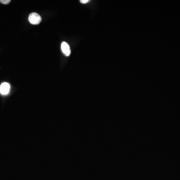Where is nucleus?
<instances>
[{"label":"nucleus","mask_w":180,"mask_h":180,"mask_svg":"<svg viewBox=\"0 0 180 180\" xmlns=\"http://www.w3.org/2000/svg\"><path fill=\"white\" fill-rule=\"evenodd\" d=\"M89 1H90L89 0H81L80 2L82 4H86V3H88Z\"/></svg>","instance_id":"39448f33"},{"label":"nucleus","mask_w":180,"mask_h":180,"mask_svg":"<svg viewBox=\"0 0 180 180\" xmlns=\"http://www.w3.org/2000/svg\"><path fill=\"white\" fill-rule=\"evenodd\" d=\"M10 90V85L7 82H4L0 86V93L3 95H6L9 93Z\"/></svg>","instance_id":"f03ea898"},{"label":"nucleus","mask_w":180,"mask_h":180,"mask_svg":"<svg viewBox=\"0 0 180 180\" xmlns=\"http://www.w3.org/2000/svg\"><path fill=\"white\" fill-rule=\"evenodd\" d=\"M0 2L3 4L7 5L9 4L11 2V1L10 0H0Z\"/></svg>","instance_id":"20e7f679"},{"label":"nucleus","mask_w":180,"mask_h":180,"mask_svg":"<svg viewBox=\"0 0 180 180\" xmlns=\"http://www.w3.org/2000/svg\"><path fill=\"white\" fill-rule=\"evenodd\" d=\"M42 21L41 16L36 13H31L29 17V21L32 25H37L40 23Z\"/></svg>","instance_id":"f257e3e1"},{"label":"nucleus","mask_w":180,"mask_h":180,"mask_svg":"<svg viewBox=\"0 0 180 180\" xmlns=\"http://www.w3.org/2000/svg\"><path fill=\"white\" fill-rule=\"evenodd\" d=\"M61 49H62L63 53L66 56L68 57L70 55L71 49H70V47L68 43L65 42H62V44H61Z\"/></svg>","instance_id":"7ed1b4c3"}]
</instances>
